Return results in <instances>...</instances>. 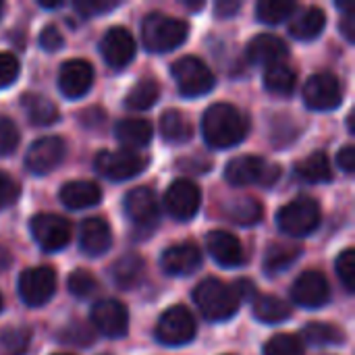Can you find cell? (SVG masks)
I'll return each instance as SVG.
<instances>
[{
  "label": "cell",
  "mask_w": 355,
  "mask_h": 355,
  "mask_svg": "<svg viewBox=\"0 0 355 355\" xmlns=\"http://www.w3.org/2000/svg\"><path fill=\"white\" fill-rule=\"evenodd\" d=\"M250 131V123L233 104H212L202 116V135L212 150H229L239 146Z\"/></svg>",
  "instance_id": "cell-1"
},
{
  "label": "cell",
  "mask_w": 355,
  "mask_h": 355,
  "mask_svg": "<svg viewBox=\"0 0 355 355\" xmlns=\"http://www.w3.org/2000/svg\"><path fill=\"white\" fill-rule=\"evenodd\" d=\"M193 302L206 320L223 322V320H231L237 314V310L241 308L243 295L239 291L237 281L233 285H227V283L210 277L196 285Z\"/></svg>",
  "instance_id": "cell-2"
},
{
  "label": "cell",
  "mask_w": 355,
  "mask_h": 355,
  "mask_svg": "<svg viewBox=\"0 0 355 355\" xmlns=\"http://www.w3.org/2000/svg\"><path fill=\"white\" fill-rule=\"evenodd\" d=\"M189 25L164 12H150L141 23V42L148 52H171L185 44Z\"/></svg>",
  "instance_id": "cell-3"
},
{
  "label": "cell",
  "mask_w": 355,
  "mask_h": 355,
  "mask_svg": "<svg viewBox=\"0 0 355 355\" xmlns=\"http://www.w3.org/2000/svg\"><path fill=\"white\" fill-rule=\"evenodd\" d=\"M281 177V168L277 164H268L260 156H239L233 158L225 168V179L233 187L248 185H264L272 187Z\"/></svg>",
  "instance_id": "cell-4"
},
{
  "label": "cell",
  "mask_w": 355,
  "mask_h": 355,
  "mask_svg": "<svg viewBox=\"0 0 355 355\" xmlns=\"http://www.w3.org/2000/svg\"><path fill=\"white\" fill-rule=\"evenodd\" d=\"M150 164V156L135 150H104L96 156V171L108 181H129L141 175Z\"/></svg>",
  "instance_id": "cell-5"
},
{
  "label": "cell",
  "mask_w": 355,
  "mask_h": 355,
  "mask_svg": "<svg viewBox=\"0 0 355 355\" xmlns=\"http://www.w3.org/2000/svg\"><path fill=\"white\" fill-rule=\"evenodd\" d=\"M320 206L312 198H297L283 206L277 214V225L283 233L291 237H306L312 235L320 227Z\"/></svg>",
  "instance_id": "cell-6"
},
{
  "label": "cell",
  "mask_w": 355,
  "mask_h": 355,
  "mask_svg": "<svg viewBox=\"0 0 355 355\" xmlns=\"http://www.w3.org/2000/svg\"><path fill=\"white\" fill-rule=\"evenodd\" d=\"M171 75L185 98L206 96L214 87V75L210 67H206V62L198 56H183L175 60L171 67Z\"/></svg>",
  "instance_id": "cell-7"
},
{
  "label": "cell",
  "mask_w": 355,
  "mask_h": 355,
  "mask_svg": "<svg viewBox=\"0 0 355 355\" xmlns=\"http://www.w3.org/2000/svg\"><path fill=\"white\" fill-rule=\"evenodd\" d=\"M193 337H196V320L185 306L168 308L156 324V339L166 347L187 345L189 341H193Z\"/></svg>",
  "instance_id": "cell-8"
},
{
  "label": "cell",
  "mask_w": 355,
  "mask_h": 355,
  "mask_svg": "<svg viewBox=\"0 0 355 355\" xmlns=\"http://www.w3.org/2000/svg\"><path fill=\"white\" fill-rule=\"evenodd\" d=\"M31 237L44 252H60L69 245L73 229L64 216L58 214H35L29 223Z\"/></svg>",
  "instance_id": "cell-9"
},
{
  "label": "cell",
  "mask_w": 355,
  "mask_h": 355,
  "mask_svg": "<svg viewBox=\"0 0 355 355\" xmlns=\"http://www.w3.org/2000/svg\"><path fill=\"white\" fill-rule=\"evenodd\" d=\"M304 102L310 110H335L343 102V83L333 73H316L304 85Z\"/></svg>",
  "instance_id": "cell-10"
},
{
  "label": "cell",
  "mask_w": 355,
  "mask_h": 355,
  "mask_svg": "<svg viewBox=\"0 0 355 355\" xmlns=\"http://www.w3.org/2000/svg\"><path fill=\"white\" fill-rule=\"evenodd\" d=\"M56 291V272L50 266H33L19 277V295L25 306L40 308L52 300Z\"/></svg>",
  "instance_id": "cell-11"
},
{
  "label": "cell",
  "mask_w": 355,
  "mask_h": 355,
  "mask_svg": "<svg viewBox=\"0 0 355 355\" xmlns=\"http://www.w3.org/2000/svg\"><path fill=\"white\" fill-rule=\"evenodd\" d=\"M164 206H166V212L175 220L187 223V220H191L198 214V210L202 206V191H200V187L193 181L177 179L166 189Z\"/></svg>",
  "instance_id": "cell-12"
},
{
  "label": "cell",
  "mask_w": 355,
  "mask_h": 355,
  "mask_svg": "<svg viewBox=\"0 0 355 355\" xmlns=\"http://www.w3.org/2000/svg\"><path fill=\"white\" fill-rule=\"evenodd\" d=\"M64 156H67V144L62 137L56 135L40 137L29 146L25 154V166L31 175H48L56 166H60Z\"/></svg>",
  "instance_id": "cell-13"
},
{
  "label": "cell",
  "mask_w": 355,
  "mask_h": 355,
  "mask_svg": "<svg viewBox=\"0 0 355 355\" xmlns=\"http://www.w3.org/2000/svg\"><path fill=\"white\" fill-rule=\"evenodd\" d=\"M125 214L137 231H152L158 225L160 210L156 193L150 187H135L125 196Z\"/></svg>",
  "instance_id": "cell-14"
},
{
  "label": "cell",
  "mask_w": 355,
  "mask_h": 355,
  "mask_svg": "<svg viewBox=\"0 0 355 355\" xmlns=\"http://www.w3.org/2000/svg\"><path fill=\"white\" fill-rule=\"evenodd\" d=\"M94 327L108 339H121L129 331V310L119 300H100L92 306Z\"/></svg>",
  "instance_id": "cell-15"
},
{
  "label": "cell",
  "mask_w": 355,
  "mask_h": 355,
  "mask_svg": "<svg viewBox=\"0 0 355 355\" xmlns=\"http://www.w3.org/2000/svg\"><path fill=\"white\" fill-rule=\"evenodd\" d=\"M291 300L297 306L310 308V310H318L327 306L331 300V287H329L327 277L318 270H306L304 275L295 279L291 287Z\"/></svg>",
  "instance_id": "cell-16"
},
{
  "label": "cell",
  "mask_w": 355,
  "mask_h": 355,
  "mask_svg": "<svg viewBox=\"0 0 355 355\" xmlns=\"http://www.w3.org/2000/svg\"><path fill=\"white\" fill-rule=\"evenodd\" d=\"M100 52L108 67L125 69L137 52L135 37L125 27H110L100 40Z\"/></svg>",
  "instance_id": "cell-17"
},
{
  "label": "cell",
  "mask_w": 355,
  "mask_h": 355,
  "mask_svg": "<svg viewBox=\"0 0 355 355\" xmlns=\"http://www.w3.org/2000/svg\"><path fill=\"white\" fill-rule=\"evenodd\" d=\"M94 85V67L83 58H73L62 62L58 71V87L62 96L77 100L83 98Z\"/></svg>",
  "instance_id": "cell-18"
},
{
  "label": "cell",
  "mask_w": 355,
  "mask_h": 355,
  "mask_svg": "<svg viewBox=\"0 0 355 355\" xmlns=\"http://www.w3.org/2000/svg\"><path fill=\"white\" fill-rule=\"evenodd\" d=\"M160 266L171 277H189L202 266V252L196 243H175L160 256Z\"/></svg>",
  "instance_id": "cell-19"
},
{
  "label": "cell",
  "mask_w": 355,
  "mask_h": 355,
  "mask_svg": "<svg viewBox=\"0 0 355 355\" xmlns=\"http://www.w3.org/2000/svg\"><path fill=\"white\" fill-rule=\"evenodd\" d=\"M206 250L216 264L223 268H237L245 262L241 241L227 231H212L206 237Z\"/></svg>",
  "instance_id": "cell-20"
},
{
  "label": "cell",
  "mask_w": 355,
  "mask_h": 355,
  "mask_svg": "<svg viewBox=\"0 0 355 355\" xmlns=\"http://www.w3.org/2000/svg\"><path fill=\"white\" fill-rule=\"evenodd\" d=\"M112 245V231L104 218H85L79 227V248L85 256H102Z\"/></svg>",
  "instance_id": "cell-21"
},
{
  "label": "cell",
  "mask_w": 355,
  "mask_h": 355,
  "mask_svg": "<svg viewBox=\"0 0 355 355\" xmlns=\"http://www.w3.org/2000/svg\"><path fill=\"white\" fill-rule=\"evenodd\" d=\"M289 56V46L285 44L283 37L275 33H260L250 40L248 44V58L254 64H281Z\"/></svg>",
  "instance_id": "cell-22"
},
{
  "label": "cell",
  "mask_w": 355,
  "mask_h": 355,
  "mask_svg": "<svg viewBox=\"0 0 355 355\" xmlns=\"http://www.w3.org/2000/svg\"><path fill=\"white\" fill-rule=\"evenodd\" d=\"M114 137L125 150L139 152L154 137V127L146 119H123L114 125Z\"/></svg>",
  "instance_id": "cell-23"
},
{
  "label": "cell",
  "mask_w": 355,
  "mask_h": 355,
  "mask_svg": "<svg viewBox=\"0 0 355 355\" xmlns=\"http://www.w3.org/2000/svg\"><path fill=\"white\" fill-rule=\"evenodd\" d=\"M58 196L69 210H85L100 204L102 189L92 181H69L60 187Z\"/></svg>",
  "instance_id": "cell-24"
},
{
  "label": "cell",
  "mask_w": 355,
  "mask_h": 355,
  "mask_svg": "<svg viewBox=\"0 0 355 355\" xmlns=\"http://www.w3.org/2000/svg\"><path fill=\"white\" fill-rule=\"evenodd\" d=\"M327 27V15L322 8L318 6H308L304 10H300L291 23H289V33L300 40V42H310V40H316L322 29Z\"/></svg>",
  "instance_id": "cell-25"
},
{
  "label": "cell",
  "mask_w": 355,
  "mask_h": 355,
  "mask_svg": "<svg viewBox=\"0 0 355 355\" xmlns=\"http://www.w3.org/2000/svg\"><path fill=\"white\" fill-rule=\"evenodd\" d=\"M21 108L25 110L29 123L35 127H50L58 121V108L46 96L27 92L21 96Z\"/></svg>",
  "instance_id": "cell-26"
},
{
  "label": "cell",
  "mask_w": 355,
  "mask_h": 355,
  "mask_svg": "<svg viewBox=\"0 0 355 355\" xmlns=\"http://www.w3.org/2000/svg\"><path fill=\"white\" fill-rule=\"evenodd\" d=\"M144 275H146V262L137 254H127L121 260H116L110 272L119 289H133L135 285H139Z\"/></svg>",
  "instance_id": "cell-27"
},
{
  "label": "cell",
  "mask_w": 355,
  "mask_h": 355,
  "mask_svg": "<svg viewBox=\"0 0 355 355\" xmlns=\"http://www.w3.org/2000/svg\"><path fill=\"white\" fill-rule=\"evenodd\" d=\"M295 173L306 183H329L333 179L331 160H329L327 152H322V150H316L308 158L297 162Z\"/></svg>",
  "instance_id": "cell-28"
},
{
  "label": "cell",
  "mask_w": 355,
  "mask_h": 355,
  "mask_svg": "<svg viewBox=\"0 0 355 355\" xmlns=\"http://www.w3.org/2000/svg\"><path fill=\"white\" fill-rule=\"evenodd\" d=\"M160 135L168 144H187L193 135V127L179 110H166L160 116Z\"/></svg>",
  "instance_id": "cell-29"
},
{
  "label": "cell",
  "mask_w": 355,
  "mask_h": 355,
  "mask_svg": "<svg viewBox=\"0 0 355 355\" xmlns=\"http://www.w3.org/2000/svg\"><path fill=\"white\" fill-rule=\"evenodd\" d=\"M254 316L264 324H279L291 318V308L277 295H258L254 300Z\"/></svg>",
  "instance_id": "cell-30"
},
{
  "label": "cell",
  "mask_w": 355,
  "mask_h": 355,
  "mask_svg": "<svg viewBox=\"0 0 355 355\" xmlns=\"http://www.w3.org/2000/svg\"><path fill=\"white\" fill-rule=\"evenodd\" d=\"M227 218L239 227H254L262 220L264 216V208L258 200L254 198H239L227 204L225 208Z\"/></svg>",
  "instance_id": "cell-31"
},
{
  "label": "cell",
  "mask_w": 355,
  "mask_h": 355,
  "mask_svg": "<svg viewBox=\"0 0 355 355\" xmlns=\"http://www.w3.org/2000/svg\"><path fill=\"white\" fill-rule=\"evenodd\" d=\"M297 85V73L287 64H272L264 73V87L275 96H291Z\"/></svg>",
  "instance_id": "cell-32"
},
{
  "label": "cell",
  "mask_w": 355,
  "mask_h": 355,
  "mask_svg": "<svg viewBox=\"0 0 355 355\" xmlns=\"http://www.w3.org/2000/svg\"><path fill=\"white\" fill-rule=\"evenodd\" d=\"M158 98H160V83L156 79H141L125 96V106L129 110L139 112L152 108L158 102Z\"/></svg>",
  "instance_id": "cell-33"
},
{
  "label": "cell",
  "mask_w": 355,
  "mask_h": 355,
  "mask_svg": "<svg viewBox=\"0 0 355 355\" xmlns=\"http://www.w3.org/2000/svg\"><path fill=\"white\" fill-rule=\"evenodd\" d=\"M302 258V248L297 245H272L266 256H264V270L268 275H279L285 272L287 268H291L293 262H297Z\"/></svg>",
  "instance_id": "cell-34"
},
{
  "label": "cell",
  "mask_w": 355,
  "mask_h": 355,
  "mask_svg": "<svg viewBox=\"0 0 355 355\" xmlns=\"http://www.w3.org/2000/svg\"><path fill=\"white\" fill-rule=\"evenodd\" d=\"M295 8L297 4L291 0H260L256 4V17L266 25H279L293 17Z\"/></svg>",
  "instance_id": "cell-35"
},
{
  "label": "cell",
  "mask_w": 355,
  "mask_h": 355,
  "mask_svg": "<svg viewBox=\"0 0 355 355\" xmlns=\"http://www.w3.org/2000/svg\"><path fill=\"white\" fill-rule=\"evenodd\" d=\"M31 343V333L25 327H6L0 331V355H25Z\"/></svg>",
  "instance_id": "cell-36"
},
{
  "label": "cell",
  "mask_w": 355,
  "mask_h": 355,
  "mask_svg": "<svg viewBox=\"0 0 355 355\" xmlns=\"http://www.w3.org/2000/svg\"><path fill=\"white\" fill-rule=\"evenodd\" d=\"M304 337L310 345H339L345 341L341 329L333 327V324H327V322H310L304 327Z\"/></svg>",
  "instance_id": "cell-37"
},
{
  "label": "cell",
  "mask_w": 355,
  "mask_h": 355,
  "mask_svg": "<svg viewBox=\"0 0 355 355\" xmlns=\"http://www.w3.org/2000/svg\"><path fill=\"white\" fill-rule=\"evenodd\" d=\"M264 355H304V343L295 335H275L264 345Z\"/></svg>",
  "instance_id": "cell-38"
},
{
  "label": "cell",
  "mask_w": 355,
  "mask_h": 355,
  "mask_svg": "<svg viewBox=\"0 0 355 355\" xmlns=\"http://www.w3.org/2000/svg\"><path fill=\"white\" fill-rule=\"evenodd\" d=\"M98 289V283L94 279L92 272L83 270V268H77L69 275V291L77 297V300H87L96 293Z\"/></svg>",
  "instance_id": "cell-39"
},
{
  "label": "cell",
  "mask_w": 355,
  "mask_h": 355,
  "mask_svg": "<svg viewBox=\"0 0 355 355\" xmlns=\"http://www.w3.org/2000/svg\"><path fill=\"white\" fill-rule=\"evenodd\" d=\"M337 275H339V281L343 283V287L354 293L355 289V250H343L337 258Z\"/></svg>",
  "instance_id": "cell-40"
},
{
  "label": "cell",
  "mask_w": 355,
  "mask_h": 355,
  "mask_svg": "<svg viewBox=\"0 0 355 355\" xmlns=\"http://www.w3.org/2000/svg\"><path fill=\"white\" fill-rule=\"evenodd\" d=\"M19 146V129L12 119L0 114V156H10Z\"/></svg>",
  "instance_id": "cell-41"
},
{
  "label": "cell",
  "mask_w": 355,
  "mask_h": 355,
  "mask_svg": "<svg viewBox=\"0 0 355 355\" xmlns=\"http://www.w3.org/2000/svg\"><path fill=\"white\" fill-rule=\"evenodd\" d=\"M73 6L83 17H98V15H104V12L119 8L121 2L119 0H77Z\"/></svg>",
  "instance_id": "cell-42"
},
{
  "label": "cell",
  "mask_w": 355,
  "mask_h": 355,
  "mask_svg": "<svg viewBox=\"0 0 355 355\" xmlns=\"http://www.w3.org/2000/svg\"><path fill=\"white\" fill-rule=\"evenodd\" d=\"M19 193H21L19 183L4 171H0V210L12 206L19 200Z\"/></svg>",
  "instance_id": "cell-43"
},
{
  "label": "cell",
  "mask_w": 355,
  "mask_h": 355,
  "mask_svg": "<svg viewBox=\"0 0 355 355\" xmlns=\"http://www.w3.org/2000/svg\"><path fill=\"white\" fill-rule=\"evenodd\" d=\"M17 77H19V60L8 52H0V89L12 85Z\"/></svg>",
  "instance_id": "cell-44"
},
{
  "label": "cell",
  "mask_w": 355,
  "mask_h": 355,
  "mask_svg": "<svg viewBox=\"0 0 355 355\" xmlns=\"http://www.w3.org/2000/svg\"><path fill=\"white\" fill-rule=\"evenodd\" d=\"M62 44H64L62 33H60L54 25H46V27L42 29V33H40V46H42L46 52H56V50L62 48Z\"/></svg>",
  "instance_id": "cell-45"
},
{
  "label": "cell",
  "mask_w": 355,
  "mask_h": 355,
  "mask_svg": "<svg viewBox=\"0 0 355 355\" xmlns=\"http://www.w3.org/2000/svg\"><path fill=\"white\" fill-rule=\"evenodd\" d=\"M241 10V2L239 0H218L214 4V15L220 19H231Z\"/></svg>",
  "instance_id": "cell-46"
},
{
  "label": "cell",
  "mask_w": 355,
  "mask_h": 355,
  "mask_svg": "<svg viewBox=\"0 0 355 355\" xmlns=\"http://www.w3.org/2000/svg\"><path fill=\"white\" fill-rule=\"evenodd\" d=\"M337 164H339V168H341V171H345V173H354V168H355L354 146H345V148H341V150H339V154H337Z\"/></svg>",
  "instance_id": "cell-47"
},
{
  "label": "cell",
  "mask_w": 355,
  "mask_h": 355,
  "mask_svg": "<svg viewBox=\"0 0 355 355\" xmlns=\"http://www.w3.org/2000/svg\"><path fill=\"white\" fill-rule=\"evenodd\" d=\"M341 29L347 37V42H355V15L354 10H345L343 15V21H341Z\"/></svg>",
  "instance_id": "cell-48"
},
{
  "label": "cell",
  "mask_w": 355,
  "mask_h": 355,
  "mask_svg": "<svg viewBox=\"0 0 355 355\" xmlns=\"http://www.w3.org/2000/svg\"><path fill=\"white\" fill-rule=\"evenodd\" d=\"M10 264H12V256H10V252H8V250H4V248H0V272H4L6 268H10Z\"/></svg>",
  "instance_id": "cell-49"
},
{
  "label": "cell",
  "mask_w": 355,
  "mask_h": 355,
  "mask_svg": "<svg viewBox=\"0 0 355 355\" xmlns=\"http://www.w3.org/2000/svg\"><path fill=\"white\" fill-rule=\"evenodd\" d=\"M40 6H42V8H50V10H54V8H60V6H62V2H60V0H56V2H44V0H40Z\"/></svg>",
  "instance_id": "cell-50"
},
{
  "label": "cell",
  "mask_w": 355,
  "mask_h": 355,
  "mask_svg": "<svg viewBox=\"0 0 355 355\" xmlns=\"http://www.w3.org/2000/svg\"><path fill=\"white\" fill-rule=\"evenodd\" d=\"M185 6L189 10H200V8H204V2H185Z\"/></svg>",
  "instance_id": "cell-51"
},
{
  "label": "cell",
  "mask_w": 355,
  "mask_h": 355,
  "mask_svg": "<svg viewBox=\"0 0 355 355\" xmlns=\"http://www.w3.org/2000/svg\"><path fill=\"white\" fill-rule=\"evenodd\" d=\"M2 10H4V4L0 2V17H2Z\"/></svg>",
  "instance_id": "cell-52"
},
{
  "label": "cell",
  "mask_w": 355,
  "mask_h": 355,
  "mask_svg": "<svg viewBox=\"0 0 355 355\" xmlns=\"http://www.w3.org/2000/svg\"><path fill=\"white\" fill-rule=\"evenodd\" d=\"M0 312H2V295H0Z\"/></svg>",
  "instance_id": "cell-53"
},
{
  "label": "cell",
  "mask_w": 355,
  "mask_h": 355,
  "mask_svg": "<svg viewBox=\"0 0 355 355\" xmlns=\"http://www.w3.org/2000/svg\"><path fill=\"white\" fill-rule=\"evenodd\" d=\"M56 355H67V354H56Z\"/></svg>",
  "instance_id": "cell-54"
}]
</instances>
